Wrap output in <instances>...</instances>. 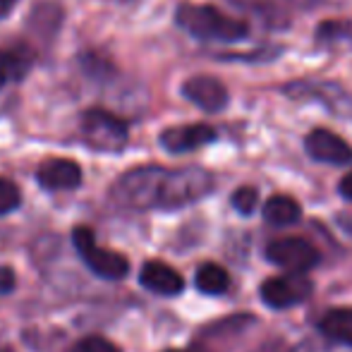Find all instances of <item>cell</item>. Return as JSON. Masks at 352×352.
Returning <instances> with one entry per match:
<instances>
[{
  "mask_svg": "<svg viewBox=\"0 0 352 352\" xmlns=\"http://www.w3.org/2000/svg\"><path fill=\"white\" fill-rule=\"evenodd\" d=\"M338 190H340V195H343L345 199L352 201V173H350V175H345L343 180H340Z\"/></svg>",
  "mask_w": 352,
  "mask_h": 352,
  "instance_id": "22",
  "label": "cell"
},
{
  "mask_svg": "<svg viewBox=\"0 0 352 352\" xmlns=\"http://www.w3.org/2000/svg\"><path fill=\"white\" fill-rule=\"evenodd\" d=\"M300 216L302 209L292 197L278 195V197H271L264 204V218L271 226H292V223L300 221Z\"/></svg>",
  "mask_w": 352,
  "mask_h": 352,
  "instance_id": "14",
  "label": "cell"
},
{
  "mask_svg": "<svg viewBox=\"0 0 352 352\" xmlns=\"http://www.w3.org/2000/svg\"><path fill=\"white\" fill-rule=\"evenodd\" d=\"M36 180L48 192H65L74 190L82 182V168L70 158H48L38 166Z\"/></svg>",
  "mask_w": 352,
  "mask_h": 352,
  "instance_id": "10",
  "label": "cell"
},
{
  "mask_svg": "<svg viewBox=\"0 0 352 352\" xmlns=\"http://www.w3.org/2000/svg\"><path fill=\"white\" fill-rule=\"evenodd\" d=\"M213 190V175L204 168L142 166L118 177L111 187V199L125 209H180L204 199Z\"/></svg>",
  "mask_w": 352,
  "mask_h": 352,
  "instance_id": "1",
  "label": "cell"
},
{
  "mask_svg": "<svg viewBox=\"0 0 352 352\" xmlns=\"http://www.w3.org/2000/svg\"><path fill=\"white\" fill-rule=\"evenodd\" d=\"M182 96L204 113H221L223 108L230 103V94H228L226 84L209 74H197L190 77L182 84Z\"/></svg>",
  "mask_w": 352,
  "mask_h": 352,
  "instance_id": "8",
  "label": "cell"
},
{
  "mask_svg": "<svg viewBox=\"0 0 352 352\" xmlns=\"http://www.w3.org/2000/svg\"><path fill=\"white\" fill-rule=\"evenodd\" d=\"M32 65V58L24 51H0V89L12 79H22Z\"/></svg>",
  "mask_w": 352,
  "mask_h": 352,
  "instance_id": "16",
  "label": "cell"
},
{
  "mask_svg": "<svg viewBox=\"0 0 352 352\" xmlns=\"http://www.w3.org/2000/svg\"><path fill=\"white\" fill-rule=\"evenodd\" d=\"M140 283L146 290L156 292V295H163V297L180 295L182 287H185L182 276L177 274L173 266L163 264V261H146V264L142 266Z\"/></svg>",
  "mask_w": 352,
  "mask_h": 352,
  "instance_id": "12",
  "label": "cell"
},
{
  "mask_svg": "<svg viewBox=\"0 0 352 352\" xmlns=\"http://www.w3.org/2000/svg\"><path fill=\"white\" fill-rule=\"evenodd\" d=\"M19 201H22V195H19L17 185L0 177V216L14 211L19 206Z\"/></svg>",
  "mask_w": 352,
  "mask_h": 352,
  "instance_id": "18",
  "label": "cell"
},
{
  "mask_svg": "<svg viewBox=\"0 0 352 352\" xmlns=\"http://www.w3.org/2000/svg\"><path fill=\"white\" fill-rule=\"evenodd\" d=\"M79 127H82L84 142L96 151H122L130 140L127 122L103 108H91L84 113Z\"/></svg>",
  "mask_w": 352,
  "mask_h": 352,
  "instance_id": "4",
  "label": "cell"
},
{
  "mask_svg": "<svg viewBox=\"0 0 352 352\" xmlns=\"http://www.w3.org/2000/svg\"><path fill=\"white\" fill-rule=\"evenodd\" d=\"M17 5V0H0V17H5V14H10V10Z\"/></svg>",
  "mask_w": 352,
  "mask_h": 352,
  "instance_id": "23",
  "label": "cell"
},
{
  "mask_svg": "<svg viewBox=\"0 0 352 352\" xmlns=\"http://www.w3.org/2000/svg\"><path fill=\"white\" fill-rule=\"evenodd\" d=\"M319 329L326 338L336 340V343H343V345H352V309H348V307H343V309H331L329 314H324Z\"/></svg>",
  "mask_w": 352,
  "mask_h": 352,
  "instance_id": "13",
  "label": "cell"
},
{
  "mask_svg": "<svg viewBox=\"0 0 352 352\" xmlns=\"http://www.w3.org/2000/svg\"><path fill=\"white\" fill-rule=\"evenodd\" d=\"M175 22L185 29L192 38L206 43H235L250 36V27L242 19L221 12L213 5H192L182 3L175 12Z\"/></svg>",
  "mask_w": 352,
  "mask_h": 352,
  "instance_id": "2",
  "label": "cell"
},
{
  "mask_svg": "<svg viewBox=\"0 0 352 352\" xmlns=\"http://www.w3.org/2000/svg\"><path fill=\"white\" fill-rule=\"evenodd\" d=\"M0 352H12V350H0Z\"/></svg>",
  "mask_w": 352,
  "mask_h": 352,
  "instance_id": "25",
  "label": "cell"
},
{
  "mask_svg": "<svg viewBox=\"0 0 352 352\" xmlns=\"http://www.w3.org/2000/svg\"><path fill=\"white\" fill-rule=\"evenodd\" d=\"M314 285L305 274H287V276H274L264 280L261 285V297L274 309H287V307L302 305L311 295Z\"/></svg>",
  "mask_w": 352,
  "mask_h": 352,
  "instance_id": "6",
  "label": "cell"
},
{
  "mask_svg": "<svg viewBox=\"0 0 352 352\" xmlns=\"http://www.w3.org/2000/svg\"><path fill=\"white\" fill-rule=\"evenodd\" d=\"M72 352H122L116 343L101 338V336H89V338H82L77 345L72 348Z\"/></svg>",
  "mask_w": 352,
  "mask_h": 352,
  "instance_id": "20",
  "label": "cell"
},
{
  "mask_svg": "<svg viewBox=\"0 0 352 352\" xmlns=\"http://www.w3.org/2000/svg\"><path fill=\"white\" fill-rule=\"evenodd\" d=\"M197 287H199L204 295H223V292L230 287V276L223 266L218 264H204L197 271Z\"/></svg>",
  "mask_w": 352,
  "mask_h": 352,
  "instance_id": "15",
  "label": "cell"
},
{
  "mask_svg": "<svg viewBox=\"0 0 352 352\" xmlns=\"http://www.w3.org/2000/svg\"><path fill=\"white\" fill-rule=\"evenodd\" d=\"M305 148L319 163H329V166H350L352 163L350 144L324 127H316L305 137Z\"/></svg>",
  "mask_w": 352,
  "mask_h": 352,
  "instance_id": "9",
  "label": "cell"
},
{
  "mask_svg": "<svg viewBox=\"0 0 352 352\" xmlns=\"http://www.w3.org/2000/svg\"><path fill=\"white\" fill-rule=\"evenodd\" d=\"M14 285H17V278H14L12 269H8V266H0V297L10 295V292L14 290Z\"/></svg>",
  "mask_w": 352,
  "mask_h": 352,
  "instance_id": "21",
  "label": "cell"
},
{
  "mask_svg": "<svg viewBox=\"0 0 352 352\" xmlns=\"http://www.w3.org/2000/svg\"><path fill=\"white\" fill-rule=\"evenodd\" d=\"M256 201H259V192L254 187H240L232 195V206L242 213V216H250L256 209Z\"/></svg>",
  "mask_w": 352,
  "mask_h": 352,
  "instance_id": "19",
  "label": "cell"
},
{
  "mask_svg": "<svg viewBox=\"0 0 352 352\" xmlns=\"http://www.w3.org/2000/svg\"><path fill=\"white\" fill-rule=\"evenodd\" d=\"M166 352H182V350H166Z\"/></svg>",
  "mask_w": 352,
  "mask_h": 352,
  "instance_id": "24",
  "label": "cell"
},
{
  "mask_svg": "<svg viewBox=\"0 0 352 352\" xmlns=\"http://www.w3.org/2000/svg\"><path fill=\"white\" fill-rule=\"evenodd\" d=\"M283 91L295 101H314L333 111L340 118H352V96L340 84L319 82V79H302L283 87Z\"/></svg>",
  "mask_w": 352,
  "mask_h": 352,
  "instance_id": "5",
  "label": "cell"
},
{
  "mask_svg": "<svg viewBox=\"0 0 352 352\" xmlns=\"http://www.w3.org/2000/svg\"><path fill=\"white\" fill-rule=\"evenodd\" d=\"M72 242H74L77 254L82 256V261L87 264V269L91 271V274H96L98 278L120 280V278H125L127 271H130V261H127L125 256L113 250L98 247L96 235H94L91 228H84V226L74 228Z\"/></svg>",
  "mask_w": 352,
  "mask_h": 352,
  "instance_id": "3",
  "label": "cell"
},
{
  "mask_svg": "<svg viewBox=\"0 0 352 352\" xmlns=\"http://www.w3.org/2000/svg\"><path fill=\"white\" fill-rule=\"evenodd\" d=\"M316 41L326 43V46H338V43H350L352 41V27H348L340 19L333 22H324L316 32Z\"/></svg>",
  "mask_w": 352,
  "mask_h": 352,
  "instance_id": "17",
  "label": "cell"
},
{
  "mask_svg": "<svg viewBox=\"0 0 352 352\" xmlns=\"http://www.w3.org/2000/svg\"><path fill=\"white\" fill-rule=\"evenodd\" d=\"M216 142V130L211 125H180L170 127L161 135V146L170 153H187L195 148L204 146V144Z\"/></svg>",
  "mask_w": 352,
  "mask_h": 352,
  "instance_id": "11",
  "label": "cell"
},
{
  "mask_svg": "<svg viewBox=\"0 0 352 352\" xmlns=\"http://www.w3.org/2000/svg\"><path fill=\"white\" fill-rule=\"evenodd\" d=\"M266 256L276 266L292 271V274H305L319 261V252L302 237H283V240L271 242L269 250H266Z\"/></svg>",
  "mask_w": 352,
  "mask_h": 352,
  "instance_id": "7",
  "label": "cell"
}]
</instances>
